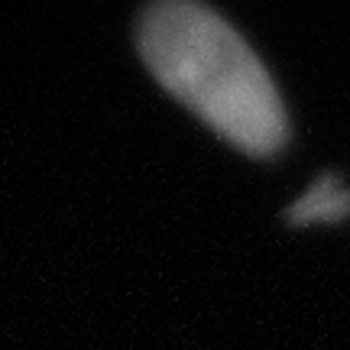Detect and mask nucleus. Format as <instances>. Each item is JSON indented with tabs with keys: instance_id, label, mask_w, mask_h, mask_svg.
Returning <instances> with one entry per match:
<instances>
[{
	"instance_id": "nucleus-1",
	"label": "nucleus",
	"mask_w": 350,
	"mask_h": 350,
	"mask_svg": "<svg viewBox=\"0 0 350 350\" xmlns=\"http://www.w3.org/2000/svg\"><path fill=\"white\" fill-rule=\"evenodd\" d=\"M139 52L156 81L204 124L250 156H273L288 120L273 78L217 10L195 0H163L139 16Z\"/></svg>"
},
{
	"instance_id": "nucleus-2",
	"label": "nucleus",
	"mask_w": 350,
	"mask_h": 350,
	"mask_svg": "<svg viewBox=\"0 0 350 350\" xmlns=\"http://www.w3.org/2000/svg\"><path fill=\"white\" fill-rule=\"evenodd\" d=\"M350 214V188L338 175H321L301 198L292 201L288 221L292 224H318V221H344Z\"/></svg>"
}]
</instances>
